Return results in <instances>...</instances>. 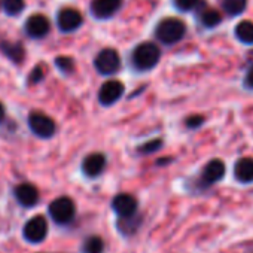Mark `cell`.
Wrapping results in <instances>:
<instances>
[{
    "mask_svg": "<svg viewBox=\"0 0 253 253\" xmlns=\"http://www.w3.org/2000/svg\"><path fill=\"white\" fill-rule=\"evenodd\" d=\"M185 32H186V26L179 18H164L157 26L155 35L160 42L166 45H173L185 36Z\"/></svg>",
    "mask_w": 253,
    "mask_h": 253,
    "instance_id": "obj_1",
    "label": "cell"
},
{
    "mask_svg": "<svg viewBox=\"0 0 253 253\" xmlns=\"http://www.w3.org/2000/svg\"><path fill=\"white\" fill-rule=\"evenodd\" d=\"M161 57L160 48L152 42H143L136 46L133 51V63L139 70H151L154 69Z\"/></svg>",
    "mask_w": 253,
    "mask_h": 253,
    "instance_id": "obj_2",
    "label": "cell"
},
{
    "mask_svg": "<svg viewBox=\"0 0 253 253\" xmlns=\"http://www.w3.org/2000/svg\"><path fill=\"white\" fill-rule=\"evenodd\" d=\"M49 216L54 222L60 225H67L75 219L76 206L75 201L69 197H60L49 204Z\"/></svg>",
    "mask_w": 253,
    "mask_h": 253,
    "instance_id": "obj_3",
    "label": "cell"
},
{
    "mask_svg": "<svg viewBox=\"0 0 253 253\" xmlns=\"http://www.w3.org/2000/svg\"><path fill=\"white\" fill-rule=\"evenodd\" d=\"M29 126L41 139H49L55 133V122L42 112H33L29 116Z\"/></svg>",
    "mask_w": 253,
    "mask_h": 253,
    "instance_id": "obj_4",
    "label": "cell"
},
{
    "mask_svg": "<svg viewBox=\"0 0 253 253\" xmlns=\"http://www.w3.org/2000/svg\"><path fill=\"white\" fill-rule=\"evenodd\" d=\"M94 66H95L97 72L101 75H113L121 67L119 54L112 48H106L98 52V55L94 60Z\"/></svg>",
    "mask_w": 253,
    "mask_h": 253,
    "instance_id": "obj_5",
    "label": "cell"
},
{
    "mask_svg": "<svg viewBox=\"0 0 253 253\" xmlns=\"http://www.w3.org/2000/svg\"><path fill=\"white\" fill-rule=\"evenodd\" d=\"M23 235L30 243H42L48 235V222L43 216L38 214L32 217L23 228Z\"/></svg>",
    "mask_w": 253,
    "mask_h": 253,
    "instance_id": "obj_6",
    "label": "cell"
},
{
    "mask_svg": "<svg viewBox=\"0 0 253 253\" xmlns=\"http://www.w3.org/2000/svg\"><path fill=\"white\" fill-rule=\"evenodd\" d=\"M112 209L121 219H131L137 211V200L131 194H119L113 198Z\"/></svg>",
    "mask_w": 253,
    "mask_h": 253,
    "instance_id": "obj_7",
    "label": "cell"
},
{
    "mask_svg": "<svg viewBox=\"0 0 253 253\" xmlns=\"http://www.w3.org/2000/svg\"><path fill=\"white\" fill-rule=\"evenodd\" d=\"M124 94V84L119 81H107L101 85L98 91V101L103 106H110L116 103Z\"/></svg>",
    "mask_w": 253,
    "mask_h": 253,
    "instance_id": "obj_8",
    "label": "cell"
},
{
    "mask_svg": "<svg viewBox=\"0 0 253 253\" xmlns=\"http://www.w3.org/2000/svg\"><path fill=\"white\" fill-rule=\"evenodd\" d=\"M58 27L61 32H66V33H70L76 29H79L84 23V18H82V14L73 8H66V9H61L58 12Z\"/></svg>",
    "mask_w": 253,
    "mask_h": 253,
    "instance_id": "obj_9",
    "label": "cell"
},
{
    "mask_svg": "<svg viewBox=\"0 0 253 253\" xmlns=\"http://www.w3.org/2000/svg\"><path fill=\"white\" fill-rule=\"evenodd\" d=\"M49 29H51V24H49V20L42 15V14H36V15H32L27 23H26V32L30 38H35V39H39V38H43L49 33Z\"/></svg>",
    "mask_w": 253,
    "mask_h": 253,
    "instance_id": "obj_10",
    "label": "cell"
},
{
    "mask_svg": "<svg viewBox=\"0 0 253 253\" xmlns=\"http://www.w3.org/2000/svg\"><path fill=\"white\" fill-rule=\"evenodd\" d=\"M225 176V164L220 160H211L206 164L201 173V183L204 186H210L219 182Z\"/></svg>",
    "mask_w": 253,
    "mask_h": 253,
    "instance_id": "obj_11",
    "label": "cell"
},
{
    "mask_svg": "<svg viewBox=\"0 0 253 253\" xmlns=\"http://www.w3.org/2000/svg\"><path fill=\"white\" fill-rule=\"evenodd\" d=\"M17 201L23 207H33L39 201V191L35 185L32 183H21L15 188L14 191Z\"/></svg>",
    "mask_w": 253,
    "mask_h": 253,
    "instance_id": "obj_12",
    "label": "cell"
},
{
    "mask_svg": "<svg viewBox=\"0 0 253 253\" xmlns=\"http://www.w3.org/2000/svg\"><path fill=\"white\" fill-rule=\"evenodd\" d=\"M122 5V0H92L91 12L94 17L104 20L112 17Z\"/></svg>",
    "mask_w": 253,
    "mask_h": 253,
    "instance_id": "obj_13",
    "label": "cell"
},
{
    "mask_svg": "<svg viewBox=\"0 0 253 253\" xmlns=\"http://www.w3.org/2000/svg\"><path fill=\"white\" fill-rule=\"evenodd\" d=\"M106 157L103 154H89L88 157H85V160L82 161V170L88 177H97L98 174L103 173L104 167H106Z\"/></svg>",
    "mask_w": 253,
    "mask_h": 253,
    "instance_id": "obj_14",
    "label": "cell"
},
{
    "mask_svg": "<svg viewBox=\"0 0 253 253\" xmlns=\"http://www.w3.org/2000/svg\"><path fill=\"white\" fill-rule=\"evenodd\" d=\"M234 176L241 183H252L253 182V160L240 158L234 167Z\"/></svg>",
    "mask_w": 253,
    "mask_h": 253,
    "instance_id": "obj_15",
    "label": "cell"
},
{
    "mask_svg": "<svg viewBox=\"0 0 253 253\" xmlns=\"http://www.w3.org/2000/svg\"><path fill=\"white\" fill-rule=\"evenodd\" d=\"M235 36L243 43H253V23L252 21H241L235 27Z\"/></svg>",
    "mask_w": 253,
    "mask_h": 253,
    "instance_id": "obj_16",
    "label": "cell"
},
{
    "mask_svg": "<svg viewBox=\"0 0 253 253\" xmlns=\"http://www.w3.org/2000/svg\"><path fill=\"white\" fill-rule=\"evenodd\" d=\"M2 51L6 57H9L14 63H21L24 58V49L20 43H2Z\"/></svg>",
    "mask_w": 253,
    "mask_h": 253,
    "instance_id": "obj_17",
    "label": "cell"
},
{
    "mask_svg": "<svg viewBox=\"0 0 253 253\" xmlns=\"http://www.w3.org/2000/svg\"><path fill=\"white\" fill-rule=\"evenodd\" d=\"M247 5V0H223L222 8L229 15H240Z\"/></svg>",
    "mask_w": 253,
    "mask_h": 253,
    "instance_id": "obj_18",
    "label": "cell"
},
{
    "mask_svg": "<svg viewBox=\"0 0 253 253\" xmlns=\"http://www.w3.org/2000/svg\"><path fill=\"white\" fill-rule=\"evenodd\" d=\"M84 253H103L104 250V243L100 237L97 235H92V237H88L85 241H84V247H82Z\"/></svg>",
    "mask_w": 253,
    "mask_h": 253,
    "instance_id": "obj_19",
    "label": "cell"
},
{
    "mask_svg": "<svg viewBox=\"0 0 253 253\" xmlns=\"http://www.w3.org/2000/svg\"><path fill=\"white\" fill-rule=\"evenodd\" d=\"M2 6L8 15H18L24 9V0H2Z\"/></svg>",
    "mask_w": 253,
    "mask_h": 253,
    "instance_id": "obj_20",
    "label": "cell"
},
{
    "mask_svg": "<svg viewBox=\"0 0 253 253\" xmlns=\"http://www.w3.org/2000/svg\"><path fill=\"white\" fill-rule=\"evenodd\" d=\"M201 23L206 27H216L220 23V14L214 9H207L201 15Z\"/></svg>",
    "mask_w": 253,
    "mask_h": 253,
    "instance_id": "obj_21",
    "label": "cell"
},
{
    "mask_svg": "<svg viewBox=\"0 0 253 253\" xmlns=\"http://www.w3.org/2000/svg\"><path fill=\"white\" fill-rule=\"evenodd\" d=\"M55 64H57V67H58L61 72H64V73H70V72L73 70V67H75L73 60L69 58V57H58V58L55 60Z\"/></svg>",
    "mask_w": 253,
    "mask_h": 253,
    "instance_id": "obj_22",
    "label": "cell"
},
{
    "mask_svg": "<svg viewBox=\"0 0 253 253\" xmlns=\"http://www.w3.org/2000/svg\"><path fill=\"white\" fill-rule=\"evenodd\" d=\"M161 146H163V142H161L160 139H158V140H151V142L142 145V146L139 148V152H142V154H154V152H157L158 149H161Z\"/></svg>",
    "mask_w": 253,
    "mask_h": 253,
    "instance_id": "obj_23",
    "label": "cell"
},
{
    "mask_svg": "<svg viewBox=\"0 0 253 253\" xmlns=\"http://www.w3.org/2000/svg\"><path fill=\"white\" fill-rule=\"evenodd\" d=\"M174 3L180 11H191L197 6L198 0H174Z\"/></svg>",
    "mask_w": 253,
    "mask_h": 253,
    "instance_id": "obj_24",
    "label": "cell"
},
{
    "mask_svg": "<svg viewBox=\"0 0 253 253\" xmlns=\"http://www.w3.org/2000/svg\"><path fill=\"white\" fill-rule=\"evenodd\" d=\"M203 122H204V118L200 115H194V116H189L186 119V125L189 126V128H198L200 125H203Z\"/></svg>",
    "mask_w": 253,
    "mask_h": 253,
    "instance_id": "obj_25",
    "label": "cell"
},
{
    "mask_svg": "<svg viewBox=\"0 0 253 253\" xmlns=\"http://www.w3.org/2000/svg\"><path fill=\"white\" fill-rule=\"evenodd\" d=\"M42 79H43V69H42L41 66H36V67L33 69L32 75H30V82H32V84H38V82H41Z\"/></svg>",
    "mask_w": 253,
    "mask_h": 253,
    "instance_id": "obj_26",
    "label": "cell"
},
{
    "mask_svg": "<svg viewBox=\"0 0 253 253\" xmlns=\"http://www.w3.org/2000/svg\"><path fill=\"white\" fill-rule=\"evenodd\" d=\"M244 84H246V86H249V88H253V67L247 72V75H246V79H244Z\"/></svg>",
    "mask_w": 253,
    "mask_h": 253,
    "instance_id": "obj_27",
    "label": "cell"
},
{
    "mask_svg": "<svg viewBox=\"0 0 253 253\" xmlns=\"http://www.w3.org/2000/svg\"><path fill=\"white\" fill-rule=\"evenodd\" d=\"M3 118H5V107L0 103V121H3Z\"/></svg>",
    "mask_w": 253,
    "mask_h": 253,
    "instance_id": "obj_28",
    "label": "cell"
}]
</instances>
